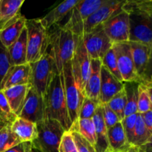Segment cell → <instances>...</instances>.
Returning <instances> with one entry per match:
<instances>
[{
    "label": "cell",
    "mask_w": 152,
    "mask_h": 152,
    "mask_svg": "<svg viewBox=\"0 0 152 152\" xmlns=\"http://www.w3.org/2000/svg\"><path fill=\"white\" fill-rule=\"evenodd\" d=\"M122 10L129 15V42L152 45V0L124 1Z\"/></svg>",
    "instance_id": "1"
},
{
    "label": "cell",
    "mask_w": 152,
    "mask_h": 152,
    "mask_svg": "<svg viewBox=\"0 0 152 152\" xmlns=\"http://www.w3.org/2000/svg\"><path fill=\"white\" fill-rule=\"evenodd\" d=\"M45 103V117L57 120L65 131L72 126L65 98L63 74L55 76L44 96Z\"/></svg>",
    "instance_id": "2"
},
{
    "label": "cell",
    "mask_w": 152,
    "mask_h": 152,
    "mask_svg": "<svg viewBox=\"0 0 152 152\" xmlns=\"http://www.w3.org/2000/svg\"><path fill=\"white\" fill-rule=\"evenodd\" d=\"M80 37L62 26L56 27L49 33V46L59 74L62 72L64 65L72 60Z\"/></svg>",
    "instance_id": "3"
},
{
    "label": "cell",
    "mask_w": 152,
    "mask_h": 152,
    "mask_svg": "<svg viewBox=\"0 0 152 152\" xmlns=\"http://www.w3.org/2000/svg\"><path fill=\"white\" fill-rule=\"evenodd\" d=\"M27 62L38 61L49 46V32L43 25L42 19H27Z\"/></svg>",
    "instance_id": "4"
},
{
    "label": "cell",
    "mask_w": 152,
    "mask_h": 152,
    "mask_svg": "<svg viewBox=\"0 0 152 152\" xmlns=\"http://www.w3.org/2000/svg\"><path fill=\"white\" fill-rule=\"evenodd\" d=\"M32 86L44 97L53 78L59 74L53 53L48 46L45 54L35 62L31 63Z\"/></svg>",
    "instance_id": "5"
},
{
    "label": "cell",
    "mask_w": 152,
    "mask_h": 152,
    "mask_svg": "<svg viewBox=\"0 0 152 152\" xmlns=\"http://www.w3.org/2000/svg\"><path fill=\"white\" fill-rule=\"evenodd\" d=\"M38 137L33 143L43 152H59V147L65 130L57 120L45 118L37 123Z\"/></svg>",
    "instance_id": "6"
},
{
    "label": "cell",
    "mask_w": 152,
    "mask_h": 152,
    "mask_svg": "<svg viewBox=\"0 0 152 152\" xmlns=\"http://www.w3.org/2000/svg\"><path fill=\"white\" fill-rule=\"evenodd\" d=\"M62 74L64 77V86L68 114L73 124L79 119L80 109L85 96L79 90L74 80L71 61H69L64 65Z\"/></svg>",
    "instance_id": "7"
},
{
    "label": "cell",
    "mask_w": 152,
    "mask_h": 152,
    "mask_svg": "<svg viewBox=\"0 0 152 152\" xmlns=\"http://www.w3.org/2000/svg\"><path fill=\"white\" fill-rule=\"evenodd\" d=\"M106 0H80L78 4L71 10L68 22L62 27L71 31L75 35L82 37V29L84 22Z\"/></svg>",
    "instance_id": "8"
},
{
    "label": "cell",
    "mask_w": 152,
    "mask_h": 152,
    "mask_svg": "<svg viewBox=\"0 0 152 152\" xmlns=\"http://www.w3.org/2000/svg\"><path fill=\"white\" fill-rule=\"evenodd\" d=\"M91 59L86 50L83 38L80 37L74 57L71 60V65L77 87L85 97V88L91 72Z\"/></svg>",
    "instance_id": "9"
},
{
    "label": "cell",
    "mask_w": 152,
    "mask_h": 152,
    "mask_svg": "<svg viewBox=\"0 0 152 152\" xmlns=\"http://www.w3.org/2000/svg\"><path fill=\"white\" fill-rule=\"evenodd\" d=\"M102 28L113 44L127 42L130 40L129 15L122 10V7L102 24Z\"/></svg>",
    "instance_id": "10"
},
{
    "label": "cell",
    "mask_w": 152,
    "mask_h": 152,
    "mask_svg": "<svg viewBox=\"0 0 152 152\" xmlns=\"http://www.w3.org/2000/svg\"><path fill=\"white\" fill-rule=\"evenodd\" d=\"M82 38L91 60L99 59L102 61L107 52L113 46V42L104 31L102 25L91 32L84 34Z\"/></svg>",
    "instance_id": "11"
},
{
    "label": "cell",
    "mask_w": 152,
    "mask_h": 152,
    "mask_svg": "<svg viewBox=\"0 0 152 152\" xmlns=\"http://www.w3.org/2000/svg\"><path fill=\"white\" fill-rule=\"evenodd\" d=\"M113 48L117 57L118 69L123 83L137 82L140 83L135 69L129 42L114 43Z\"/></svg>",
    "instance_id": "12"
},
{
    "label": "cell",
    "mask_w": 152,
    "mask_h": 152,
    "mask_svg": "<svg viewBox=\"0 0 152 152\" xmlns=\"http://www.w3.org/2000/svg\"><path fill=\"white\" fill-rule=\"evenodd\" d=\"M19 117L29 120L36 124L46 118L44 97L39 94L33 86H31L28 91Z\"/></svg>",
    "instance_id": "13"
},
{
    "label": "cell",
    "mask_w": 152,
    "mask_h": 152,
    "mask_svg": "<svg viewBox=\"0 0 152 152\" xmlns=\"http://www.w3.org/2000/svg\"><path fill=\"white\" fill-rule=\"evenodd\" d=\"M124 1L117 0H106L105 2L98 8L93 14L91 15L84 22L82 29L83 36L91 32L97 27L102 25L111 16L115 14L121 9ZM82 36V37H83Z\"/></svg>",
    "instance_id": "14"
},
{
    "label": "cell",
    "mask_w": 152,
    "mask_h": 152,
    "mask_svg": "<svg viewBox=\"0 0 152 152\" xmlns=\"http://www.w3.org/2000/svg\"><path fill=\"white\" fill-rule=\"evenodd\" d=\"M22 85H32V70L30 63L12 65L1 82V90Z\"/></svg>",
    "instance_id": "15"
},
{
    "label": "cell",
    "mask_w": 152,
    "mask_h": 152,
    "mask_svg": "<svg viewBox=\"0 0 152 152\" xmlns=\"http://www.w3.org/2000/svg\"><path fill=\"white\" fill-rule=\"evenodd\" d=\"M124 88V84L119 81L108 70L102 65L101 86L99 100L100 104H106L117 94Z\"/></svg>",
    "instance_id": "16"
},
{
    "label": "cell",
    "mask_w": 152,
    "mask_h": 152,
    "mask_svg": "<svg viewBox=\"0 0 152 152\" xmlns=\"http://www.w3.org/2000/svg\"><path fill=\"white\" fill-rule=\"evenodd\" d=\"M92 120L95 126L96 142L94 145L96 152H113L108 143V129L102 117V105H99L96 109Z\"/></svg>",
    "instance_id": "17"
},
{
    "label": "cell",
    "mask_w": 152,
    "mask_h": 152,
    "mask_svg": "<svg viewBox=\"0 0 152 152\" xmlns=\"http://www.w3.org/2000/svg\"><path fill=\"white\" fill-rule=\"evenodd\" d=\"M32 85L16 86L1 90L13 112L19 117L23 108L25 99Z\"/></svg>",
    "instance_id": "18"
},
{
    "label": "cell",
    "mask_w": 152,
    "mask_h": 152,
    "mask_svg": "<svg viewBox=\"0 0 152 152\" xmlns=\"http://www.w3.org/2000/svg\"><path fill=\"white\" fill-rule=\"evenodd\" d=\"M102 61L93 59L91 62V72L85 88L86 97L99 101L101 86Z\"/></svg>",
    "instance_id": "19"
},
{
    "label": "cell",
    "mask_w": 152,
    "mask_h": 152,
    "mask_svg": "<svg viewBox=\"0 0 152 152\" xmlns=\"http://www.w3.org/2000/svg\"><path fill=\"white\" fill-rule=\"evenodd\" d=\"M80 0H67L59 4L57 7L50 10L43 18H41L43 25L48 31L51 27L62 20L67 15L71 13L74 6L77 5Z\"/></svg>",
    "instance_id": "20"
},
{
    "label": "cell",
    "mask_w": 152,
    "mask_h": 152,
    "mask_svg": "<svg viewBox=\"0 0 152 152\" xmlns=\"http://www.w3.org/2000/svg\"><path fill=\"white\" fill-rule=\"evenodd\" d=\"M27 19L22 14L0 31V42L8 48L19 39L25 28Z\"/></svg>",
    "instance_id": "21"
},
{
    "label": "cell",
    "mask_w": 152,
    "mask_h": 152,
    "mask_svg": "<svg viewBox=\"0 0 152 152\" xmlns=\"http://www.w3.org/2000/svg\"><path fill=\"white\" fill-rule=\"evenodd\" d=\"M129 44L135 69L140 80V77L143 74L149 60L151 45L136 42H129Z\"/></svg>",
    "instance_id": "22"
},
{
    "label": "cell",
    "mask_w": 152,
    "mask_h": 152,
    "mask_svg": "<svg viewBox=\"0 0 152 152\" xmlns=\"http://www.w3.org/2000/svg\"><path fill=\"white\" fill-rule=\"evenodd\" d=\"M10 126L12 131L22 142H32L37 139L38 131L36 123L18 117Z\"/></svg>",
    "instance_id": "23"
},
{
    "label": "cell",
    "mask_w": 152,
    "mask_h": 152,
    "mask_svg": "<svg viewBox=\"0 0 152 152\" xmlns=\"http://www.w3.org/2000/svg\"><path fill=\"white\" fill-rule=\"evenodd\" d=\"M24 0H0V31L17 19Z\"/></svg>",
    "instance_id": "24"
},
{
    "label": "cell",
    "mask_w": 152,
    "mask_h": 152,
    "mask_svg": "<svg viewBox=\"0 0 152 152\" xmlns=\"http://www.w3.org/2000/svg\"><path fill=\"white\" fill-rule=\"evenodd\" d=\"M108 140L113 152L126 151L132 147L128 142L121 122L108 129Z\"/></svg>",
    "instance_id": "25"
},
{
    "label": "cell",
    "mask_w": 152,
    "mask_h": 152,
    "mask_svg": "<svg viewBox=\"0 0 152 152\" xmlns=\"http://www.w3.org/2000/svg\"><path fill=\"white\" fill-rule=\"evenodd\" d=\"M12 65H19L27 62V29L24 28L20 37L7 48Z\"/></svg>",
    "instance_id": "26"
},
{
    "label": "cell",
    "mask_w": 152,
    "mask_h": 152,
    "mask_svg": "<svg viewBox=\"0 0 152 152\" xmlns=\"http://www.w3.org/2000/svg\"><path fill=\"white\" fill-rule=\"evenodd\" d=\"M124 89L126 94V106L125 108V117L137 113L138 88L140 83L137 82H126Z\"/></svg>",
    "instance_id": "27"
},
{
    "label": "cell",
    "mask_w": 152,
    "mask_h": 152,
    "mask_svg": "<svg viewBox=\"0 0 152 152\" xmlns=\"http://www.w3.org/2000/svg\"><path fill=\"white\" fill-rule=\"evenodd\" d=\"M71 129L77 131L94 147L96 142V131L92 119H78L71 126Z\"/></svg>",
    "instance_id": "28"
},
{
    "label": "cell",
    "mask_w": 152,
    "mask_h": 152,
    "mask_svg": "<svg viewBox=\"0 0 152 152\" xmlns=\"http://www.w3.org/2000/svg\"><path fill=\"white\" fill-rule=\"evenodd\" d=\"M21 142L12 131L10 125H5L0 129V152H4Z\"/></svg>",
    "instance_id": "29"
},
{
    "label": "cell",
    "mask_w": 152,
    "mask_h": 152,
    "mask_svg": "<svg viewBox=\"0 0 152 152\" xmlns=\"http://www.w3.org/2000/svg\"><path fill=\"white\" fill-rule=\"evenodd\" d=\"M149 137L150 134L148 133V130H147L143 118H142L141 114H138L136 125H135L133 139H132L131 145L132 146L140 148V147L146 143Z\"/></svg>",
    "instance_id": "30"
},
{
    "label": "cell",
    "mask_w": 152,
    "mask_h": 152,
    "mask_svg": "<svg viewBox=\"0 0 152 152\" xmlns=\"http://www.w3.org/2000/svg\"><path fill=\"white\" fill-rule=\"evenodd\" d=\"M126 102L127 100H126V91L123 88L106 104L117 114L120 121H122L125 118L124 111L126 106Z\"/></svg>",
    "instance_id": "31"
},
{
    "label": "cell",
    "mask_w": 152,
    "mask_h": 152,
    "mask_svg": "<svg viewBox=\"0 0 152 152\" xmlns=\"http://www.w3.org/2000/svg\"><path fill=\"white\" fill-rule=\"evenodd\" d=\"M13 112L4 93L0 90V123L3 125H11L17 118Z\"/></svg>",
    "instance_id": "32"
},
{
    "label": "cell",
    "mask_w": 152,
    "mask_h": 152,
    "mask_svg": "<svg viewBox=\"0 0 152 152\" xmlns=\"http://www.w3.org/2000/svg\"><path fill=\"white\" fill-rule=\"evenodd\" d=\"M102 65L104 68H106L113 76L116 77L119 81L123 83L122 80L121 75L120 74V71L118 69V65H117V57H116L115 53H114L113 46L111 48L108 50L102 59Z\"/></svg>",
    "instance_id": "33"
},
{
    "label": "cell",
    "mask_w": 152,
    "mask_h": 152,
    "mask_svg": "<svg viewBox=\"0 0 152 152\" xmlns=\"http://www.w3.org/2000/svg\"><path fill=\"white\" fill-rule=\"evenodd\" d=\"M150 110H151V105L147 88L144 85L140 84L138 88L137 114H145Z\"/></svg>",
    "instance_id": "34"
},
{
    "label": "cell",
    "mask_w": 152,
    "mask_h": 152,
    "mask_svg": "<svg viewBox=\"0 0 152 152\" xmlns=\"http://www.w3.org/2000/svg\"><path fill=\"white\" fill-rule=\"evenodd\" d=\"M100 102L97 100L85 97L80 109L79 119H92L96 109L100 105Z\"/></svg>",
    "instance_id": "35"
},
{
    "label": "cell",
    "mask_w": 152,
    "mask_h": 152,
    "mask_svg": "<svg viewBox=\"0 0 152 152\" xmlns=\"http://www.w3.org/2000/svg\"><path fill=\"white\" fill-rule=\"evenodd\" d=\"M11 66V60L7 48L0 42V90L1 82Z\"/></svg>",
    "instance_id": "36"
},
{
    "label": "cell",
    "mask_w": 152,
    "mask_h": 152,
    "mask_svg": "<svg viewBox=\"0 0 152 152\" xmlns=\"http://www.w3.org/2000/svg\"><path fill=\"white\" fill-rule=\"evenodd\" d=\"M59 152H78L77 145L70 130L64 132L59 144Z\"/></svg>",
    "instance_id": "37"
},
{
    "label": "cell",
    "mask_w": 152,
    "mask_h": 152,
    "mask_svg": "<svg viewBox=\"0 0 152 152\" xmlns=\"http://www.w3.org/2000/svg\"><path fill=\"white\" fill-rule=\"evenodd\" d=\"M138 114H132L128 117H126L121 121L122 125H123V129H124L125 134H126V138L128 140V142L131 145L132 139H133L135 125H136L137 118Z\"/></svg>",
    "instance_id": "38"
},
{
    "label": "cell",
    "mask_w": 152,
    "mask_h": 152,
    "mask_svg": "<svg viewBox=\"0 0 152 152\" xmlns=\"http://www.w3.org/2000/svg\"><path fill=\"white\" fill-rule=\"evenodd\" d=\"M70 131L77 145L78 152H96L94 147L90 142H88L77 131L73 129H70Z\"/></svg>",
    "instance_id": "39"
},
{
    "label": "cell",
    "mask_w": 152,
    "mask_h": 152,
    "mask_svg": "<svg viewBox=\"0 0 152 152\" xmlns=\"http://www.w3.org/2000/svg\"><path fill=\"white\" fill-rule=\"evenodd\" d=\"M102 117L107 129H111L118 123L121 122L117 114L108 106L107 104H102Z\"/></svg>",
    "instance_id": "40"
},
{
    "label": "cell",
    "mask_w": 152,
    "mask_h": 152,
    "mask_svg": "<svg viewBox=\"0 0 152 152\" xmlns=\"http://www.w3.org/2000/svg\"><path fill=\"white\" fill-rule=\"evenodd\" d=\"M140 84L144 85L146 87H152V45H151V52L148 65L140 77Z\"/></svg>",
    "instance_id": "41"
},
{
    "label": "cell",
    "mask_w": 152,
    "mask_h": 152,
    "mask_svg": "<svg viewBox=\"0 0 152 152\" xmlns=\"http://www.w3.org/2000/svg\"><path fill=\"white\" fill-rule=\"evenodd\" d=\"M31 142H21L4 152H31Z\"/></svg>",
    "instance_id": "42"
},
{
    "label": "cell",
    "mask_w": 152,
    "mask_h": 152,
    "mask_svg": "<svg viewBox=\"0 0 152 152\" xmlns=\"http://www.w3.org/2000/svg\"><path fill=\"white\" fill-rule=\"evenodd\" d=\"M143 118L144 123H145L146 129L148 130V133L150 134V136L152 134V110L147 111L145 114H141Z\"/></svg>",
    "instance_id": "43"
},
{
    "label": "cell",
    "mask_w": 152,
    "mask_h": 152,
    "mask_svg": "<svg viewBox=\"0 0 152 152\" xmlns=\"http://www.w3.org/2000/svg\"><path fill=\"white\" fill-rule=\"evenodd\" d=\"M139 148L140 149H146V148H152V134L149 137L148 141H147L145 145H142L141 147H140Z\"/></svg>",
    "instance_id": "44"
},
{
    "label": "cell",
    "mask_w": 152,
    "mask_h": 152,
    "mask_svg": "<svg viewBox=\"0 0 152 152\" xmlns=\"http://www.w3.org/2000/svg\"><path fill=\"white\" fill-rule=\"evenodd\" d=\"M31 152H43V151H42L39 148H38L37 145H34V144L32 142V144H31Z\"/></svg>",
    "instance_id": "45"
},
{
    "label": "cell",
    "mask_w": 152,
    "mask_h": 152,
    "mask_svg": "<svg viewBox=\"0 0 152 152\" xmlns=\"http://www.w3.org/2000/svg\"><path fill=\"white\" fill-rule=\"evenodd\" d=\"M146 87V86H145ZM147 91H148V95H149L150 101H151V110H152V87H146Z\"/></svg>",
    "instance_id": "46"
},
{
    "label": "cell",
    "mask_w": 152,
    "mask_h": 152,
    "mask_svg": "<svg viewBox=\"0 0 152 152\" xmlns=\"http://www.w3.org/2000/svg\"><path fill=\"white\" fill-rule=\"evenodd\" d=\"M121 152H139V148H137V147L132 146V148H130L129 150H127V151H121Z\"/></svg>",
    "instance_id": "47"
},
{
    "label": "cell",
    "mask_w": 152,
    "mask_h": 152,
    "mask_svg": "<svg viewBox=\"0 0 152 152\" xmlns=\"http://www.w3.org/2000/svg\"><path fill=\"white\" fill-rule=\"evenodd\" d=\"M139 149L142 152H152V148H146V149H140V148H139Z\"/></svg>",
    "instance_id": "48"
},
{
    "label": "cell",
    "mask_w": 152,
    "mask_h": 152,
    "mask_svg": "<svg viewBox=\"0 0 152 152\" xmlns=\"http://www.w3.org/2000/svg\"><path fill=\"white\" fill-rule=\"evenodd\" d=\"M4 126V125L1 124V123H0V129H1V127H2V126Z\"/></svg>",
    "instance_id": "49"
},
{
    "label": "cell",
    "mask_w": 152,
    "mask_h": 152,
    "mask_svg": "<svg viewBox=\"0 0 152 152\" xmlns=\"http://www.w3.org/2000/svg\"><path fill=\"white\" fill-rule=\"evenodd\" d=\"M139 152H142V151H140V150L139 149Z\"/></svg>",
    "instance_id": "50"
}]
</instances>
